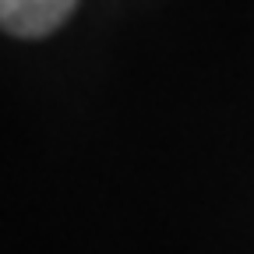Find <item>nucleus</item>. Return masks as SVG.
<instances>
[{"label":"nucleus","mask_w":254,"mask_h":254,"mask_svg":"<svg viewBox=\"0 0 254 254\" xmlns=\"http://www.w3.org/2000/svg\"><path fill=\"white\" fill-rule=\"evenodd\" d=\"M78 0H0L4 32L18 39H43L74 11Z\"/></svg>","instance_id":"obj_1"}]
</instances>
